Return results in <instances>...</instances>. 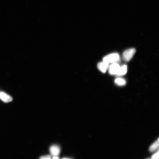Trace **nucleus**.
Returning <instances> with one entry per match:
<instances>
[{
  "instance_id": "f257e3e1",
  "label": "nucleus",
  "mask_w": 159,
  "mask_h": 159,
  "mask_svg": "<svg viewBox=\"0 0 159 159\" xmlns=\"http://www.w3.org/2000/svg\"><path fill=\"white\" fill-rule=\"evenodd\" d=\"M120 60V57L118 53H114L106 56L103 59L104 62L109 63L118 62Z\"/></svg>"
},
{
  "instance_id": "f03ea898",
  "label": "nucleus",
  "mask_w": 159,
  "mask_h": 159,
  "mask_svg": "<svg viewBox=\"0 0 159 159\" xmlns=\"http://www.w3.org/2000/svg\"><path fill=\"white\" fill-rule=\"evenodd\" d=\"M136 52V50L134 48H131L126 50L123 53L122 58L123 60L128 62L134 57Z\"/></svg>"
},
{
  "instance_id": "7ed1b4c3",
  "label": "nucleus",
  "mask_w": 159,
  "mask_h": 159,
  "mask_svg": "<svg viewBox=\"0 0 159 159\" xmlns=\"http://www.w3.org/2000/svg\"><path fill=\"white\" fill-rule=\"evenodd\" d=\"M120 66L118 63H113L109 67V74L111 75H116L118 73Z\"/></svg>"
},
{
  "instance_id": "20e7f679",
  "label": "nucleus",
  "mask_w": 159,
  "mask_h": 159,
  "mask_svg": "<svg viewBox=\"0 0 159 159\" xmlns=\"http://www.w3.org/2000/svg\"><path fill=\"white\" fill-rule=\"evenodd\" d=\"M60 152V148L56 145H53L50 148V152L52 156L53 157L58 156Z\"/></svg>"
},
{
  "instance_id": "39448f33",
  "label": "nucleus",
  "mask_w": 159,
  "mask_h": 159,
  "mask_svg": "<svg viewBox=\"0 0 159 159\" xmlns=\"http://www.w3.org/2000/svg\"><path fill=\"white\" fill-rule=\"evenodd\" d=\"M109 63L103 61V62L98 63L97 67L99 71L103 73H105L109 67Z\"/></svg>"
},
{
  "instance_id": "423d86ee",
  "label": "nucleus",
  "mask_w": 159,
  "mask_h": 159,
  "mask_svg": "<svg viewBox=\"0 0 159 159\" xmlns=\"http://www.w3.org/2000/svg\"><path fill=\"white\" fill-rule=\"evenodd\" d=\"M0 98L3 102L6 103L11 102L13 100V98L11 97L3 92L0 93Z\"/></svg>"
},
{
  "instance_id": "0eeeda50",
  "label": "nucleus",
  "mask_w": 159,
  "mask_h": 159,
  "mask_svg": "<svg viewBox=\"0 0 159 159\" xmlns=\"http://www.w3.org/2000/svg\"><path fill=\"white\" fill-rule=\"evenodd\" d=\"M127 72V66L126 65L120 67L118 73L116 75L117 76H122L126 74Z\"/></svg>"
},
{
  "instance_id": "6e6552de",
  "label": "nucleus",
  "mask_w": 159,
  "mask_h": 159,
  "mask_svg": "<svg viewBox=\"0 0 159 159\" xmlns=\"http://www.w3.org/2000/svg\"><path fill=\"white\" fill-rule=\"evenodd\" d=\"M159 139H158L156 141V142H155L150 147V148H149V151H150V152H153L158 150L159 148Z\"/></svg>"
},
{
  "instance_id": "1a4fd4ad",
  "label": "nucleus",
  "mask_w": 159,
  "mask_h": 159,
  "mask_svg": "<svg viewBox=\"0 0 159 159\" xmlns=\"http://www.w3.org/2000/svg\"><path fill=\"white\" fill-rule=\"evenodd\" d=\"M115 84L119 86H123L126 84V81L124 79L118 78L115 80Z\"/></svg>"
},
{
  "instance_id": "9d476101",
  "label": "nucleus",
  "mask_w": 159,
  "mask_h": 159,
  "mask_svg": "<svg viewBox=\"0 0 159 159\" xmlns=\"http://www.w3.org/2000/svg\"><path fill=\"white\" fill-rule=\"evenodd\" d=\"M159 151H158L156 153H155L152 157V158L154 159H159Z\"/></svg>"
},
{
  "instance_id": "9b49d317",
  "label": "nucleus",
  "mask_w": 159,
  "mask_h": 159,
  "mask_svg": "<svg viewBox=\"0 0 159 159\" xmlns=\"http://www.w3.org/2000/svg\"><path fill=\"white\" fill-rule=\"evenodd\" d=\"M39 159H51V157L49 155L41 157Z\"/></svg>"
},
{
  "instance_id": "f8f14e48",
  "label": "nucleus",
  "mask_w": 159,
  "mask_h": 159,
  "mask_svg": "<svg viewBox=\"0 0 159 159\" xmlns=\"http://www.w3.org/2000/svg\"><path fill=\"white\" fill-rule=\"evenodd\" d=\"M52 159H59L58 156H55L53 157Z\"/></svg>"
},
{
  "instance_id": "ddd939ff",
  "label": "nucleus",
  "mask_w": 159,
  "mask_h": 159,
  "mask_svg": "<svg viewBox=\"0 0 159 159\" xmlns=\"http://www.w3.org/2000/svg\"><path fill=\"white\" fill-rule=\"evenodd\" d=\"M63 159H69V158H63Z\"/></svg>"
},
{
  "instance_id": "4468645a",
  "label": "nucleus",
  "mask_w": 159,
  "mask_h": 159,
  "mask_svg": "<svg viewBox=\"0 0 159 159\" xmlns=\"http://www.w3.org/2000/svg\"><path fill=\"white\" fill-rule=\"evenodd\" d=\"M154 159L152 158V159Z\"/></svg>"
}]
</instances>
